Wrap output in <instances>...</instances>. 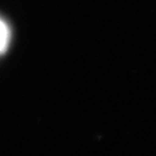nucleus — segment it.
I'll return each instance as SVG.
<instances>
[{"instance_id": "obj_1", "label": "nucleus", "mask_w": 156, "mask_h": 156, "mask_svg": "<svg viewBox=\"0 0 156 156\" xmlns=\"http://www.w3.org/2000/svg\"><path fill=\"white\" fill-rule=\"evenodd\" d=\"M9 43V29L0 20V52H4Z\"/></svg>"}]
</instances>
